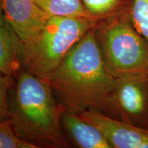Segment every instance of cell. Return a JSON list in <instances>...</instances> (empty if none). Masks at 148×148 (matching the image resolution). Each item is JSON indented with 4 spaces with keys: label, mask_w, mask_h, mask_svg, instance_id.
Returning a JSON list of instances; mask_svg holds the SVG:
<instances>
[{
    "label": "cell",
    "mask_w": 148,
    "mask_h": 148,
    "mask_svg": "<svg viewBox=\"0 0 148 148\" xmlns=\"http://www.w3.org/2000/svg\"><path fill=\"white\" fill-rule=\"evenodd\" d=\"M49 82L67 112L102 111L116 77L106 65L95 27L72 47L58 67L44 78Z\"/></svg>",
    "instance_id": "obj_1"
},
{
    "label": "cell",
    "mask_w": 148,
    "mask_h": 148,
    "mask_svg": "<svg viewBox=\"0 0 148 148\" xmlns=\"http://www.w3.org/2000/svg\"><path fill=\"white\" fill-rule=\"evenodd\" d=\"M65 110L56 103L50 84L27 71L18 76L9 119L22 138L38 147H66L60 121Z\"/></svg>",
    "instance_id": "obj_2"
},
{
    "label": "cell",
    "mask_w": 148,
    "mask_h": 148,
    "mask_svg": "<svg viewBox=\"0 0 148 148\" xmlns=\"http://www.w3.org/2000/svg\"><path fill=\"white\" fill-rule=\"evenodd\" d=\"M95 24L96 18L49 16L40 34L29 45L22 43L14 33L21 64L25 71L45 78Z\"/></svg>",
    "instance_id": "obj_3"
},
{
    "label": "cell",
    "mask_w": 148,
    "mask_h": 148,
    "mask_svg": "<svg viewBox=\"0 0 148 148\" xmlns=\"http://www.w3.org/2000/svg\"><path fill=\"white\" fill-rule=\"evenodd\" d=\"M97 37L106 65L116 78L148 74V42L130 18L113 20Z\"/></svg>",
    "instance_id": "obj_4"
},
{
    "label": "cell",
    "mask_w": 148,
    "mask_h": 148,
    "mask_svg": "<svg viewBox=\"0 0 148 148\" xmlns=\"http://www.w3.org/2000/svg\"><path fill=\"white\" fill-rule=\"evenodd\" d=\"M122 121L148 130V74L116 78L108 99Z\"/></svg>",
    "instance_id": "obj_5"
},
{
    "label": "cell",
    "mask_w": 148,
    "mask_h": 148,
    "mask_svg": "<svg viewBox=\"0 0 148 148\" xmlns=\"http://www.w3.org/2000/svg\"><path fill=\"white\" fill-rule=\"evenodd\" d=\"M99 130L112 148H148V130L112 119L96 109L77 113Z\"/></svg>",
    "instance_id": "obj_6"
},
{
    "label": "cell",
    "mask_w": 148,
    "mask_h": 148,
    "mask_svg": "<svg viewBox=\"0 0 148 148\" xmlns=\"http://www.w3.org/2000/svg\"><path fill=\"white\" fill-rule=\"evenodd\" d=\"M5 20L22 43L36 40L49 17L34 0H0Z\"/></svg>",
    "instance_id": "obj_7"
},
{
    "label": "cell",
    "mask_w": 148,
    "mask_h": 148,
    "mask_svg": "<svg viewBox=\"0 0 148 148\" xmlns=\"http://www.w3.org/2000/svg\"><path fill=\"white\" fill-rule=\"evenodd\" d=\"M62 122L73 143L81 148H112L106 138L93 125L84 121L77 113L66 112Z\"/></svg>",
    "instance_id": "obj_8"
},
{
    "label": "cell",
    "mask_w": 148,
    "mask_h": 148,
    "mask_svg": "<svg viewBox=\"0 0 148 148\" xmlns=\"http://www.w3.org/2000/svg\"><path fill=\"white\" fill-rule=\"evenodd\" d=\"M14 40V32L8 24L0 26V73L11 76L21 66Z\"/></svg>",
    "instance_id": "obj_9"
},
{
    "label": "cell",
    "mask_w": 148,
    "mask_h": 148,
    "mask_svg": "<svg viewBox=\"0 0 148 148\" xmlns=\"http://www.w3.org/2000/svg\"><path fill=\"white\" fill-rule=\"evenodd\" d=\"M49 16L96 18L86 8L82 0H34Z\"/></svg>",
    "instance_id": "obj_10"
},
{
    "label": "cell",
    "mask_w": 148,
    "mask_h": 148,
    "mask_svg": "<svg viewBox=\"0 0 148 148\" xmlns=\"http://www.w3.org/2000/svg\"><path fill=\"white\" fill-rule=\"evenodd\" d=\"M36 147H38L18 136L9 118L0 121V148Z\"/></svg>",
    "instance_id": "obj_11"
},
{
    "label": "cell",
    "mask_w": 148,
    "mask_h": 148,
    "mask_svg": "<svg viewBox=\"0 0 148 148\" xmlns=\"http://www.w3.org/2000/svg\"><path fill=\"white\" fill-rule=\"evenodd\" d=\"M130 18L135 29L148 42V0H133Z\"/></svg>",
    "instance_id": "obj_12"
},
{
    "label": "cell",
    "mask_w": 148,
    "mask_h": 148,
    "mask_svg": "<svg viewBox=\"0 0 148 148\" xmlns=\"http://www.w3.org/2000/svg\"><path fill=\"white\" fill-rule=\"evenodd\" d=\"M82 1L88 12L95 18L112 12L120 3V0H82Z\"/></svg>",
    "instance_id": "obj_13"
},
{
    "label": "cell",
    "mask_w": 148,
    "mask_h": 148,
    "mask_svg": "<svg viewBox=\"0 0 148 148\" xmlns=\"http://www.w3.org/2000/svg\"><path fill=\"white\" fill-rule=\"evenodd\" d=\"M10 77L0 73V121L9 118L8 94L10 86Z\"/></svg>",
    "instance_id": "obj_14"
},
{
    "label": "cell",
    "mask_w": 148,
    "mask_h": 148,
    "mask_svg": "<svg viewBox=\"0 0 148 148\" xmlns=\"http://www.w3.org/2000/svg\"><path fill=\"white\" fill-rule=\"evenodd\" d=\"M6 25V22H5L4 14H3L2 8H1V2H0V26H4Z\"/></svg>",
    "instance_id": "obj_15"
}]
</instances>
